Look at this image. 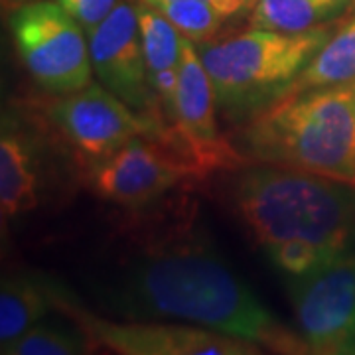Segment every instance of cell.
Returning a JSON list of instances; mask_svg holds the SVG:
<instances>
[{"mask_svg":"<svg viewBox=\"0 0 355 355\" xmlns=\"http://www.w3.org/2000/svg\"><path fill=\"white\" fill-rule=\"evenodd\" d=\"M28 2H36V0H2V4H4V8H18V6H22V4H28Z\"/></svg>","mask_w":355,"mask_h":355,"instance_id":"obj_21","label":"cell"},{"mask_svg":"<svg viewBox=\"0 0 355 355\" xmlns=\"http://www.w3.org/2000/svg\"><path fill=\"white\" fill-rule=\"evenodd\" d=\"M97 288L103 306L127 320H178L277 354H310L217 253L186 196L135 209L119 225Z\"/></svg>","mask_w":355,"mask_h":355,"instance_id":"obj_1","label":"cell"},{"mask_svg":"<svg viewBox=\"0 0 355 355\" xmlns=\"http://www.w3.org/2000/svg\"><path fill=\"white\" fill-rule=\"evenodd\" d=\"M291 300L310 354H355V249L292 279Z\"/></svg>","mask_w":355,"mask_h":355,"instance_id":"obj_9","label":"cell"},{"mask_svg":"<svg viewBox=\"0 0 355 355\" xmlns=\"http://www.w3.org/2000/svg\"><path fill=\"white\" fill-rule=\"evenodd\" d=\"M140 2H146V4H150L154 0H140ZM209 2H214L217 6H221L223 10H227L229 14H233V16H237V14L241 12H251L253 10V6L257 4V0H209Z\"/></svg>","mask_w":355,"mask_h":355,"instance_id":"obj_20","label":"cell"},{"mask_svg":"<svg viewBox=\"0 0 355 355\" xmlns=\"http://www.w3.org/2000/svg\"><path fill=\"white\" fill-rule=\"evenodd\" d=\"M231 203L263 247L304 239L342 257L355 249V186L272 164L241 168Z\"/></svg>","mask_w":355,"mask_h":355,"instance_id":"obj_3","label":"cell"},{"mask_svg":"<svg viewBox=\"0 0 355 355\" xmlns=\"http://www.w3.org/2000/svg\"><path fill=\"white\" fill-rule=\"evenodd\" d=\"M355 79V4L347 16L326 42V46L312 58L304 71L280 93V97L304 93L310 89L330 87ZM279 97V99H280Z\"/></svg>","mask_w":355,"mask_h":355,"instance_id":"obj_13","label":"cell"},{"mask_svg":"<svg viewBox=\"0 0 355 355\" xmlns=\"http://www.w3.org/2000/svg\"><path fill=\"white\" fill-rule=\"evenodd\" d=\"M270 263L292 279L306 277L336 261L326 249L304 239H286L265 247ZM340 259V257H338Z\"/></svg>","mask_w":355,"mask_h":355,"instance_id":"obj_18","label":"cell"},{"mask_svg":"<svg viewBox=\"0 0 355 355\" xmlns=\"http://www.w3.org/2000/svg\"><path fill=\"white\" fill-rule=\"evenodd\" d=\"M51 298L46 282L16 275L0 286V352H6L26 331L50 312Z\"/></svg>","mask_w":355,"mask_h":355,"instance_id":"obj_14","label":"cell"},{"mask_svg":"<svg viewBox=\"0 0 355 355\" xmlns=\"http://www.w3.org/2000/svg\"><path fill=\"white\" fill-rule=\"evenodd\" d=\"M355 0H257L249 28L272 32H308L349 12Z\"/></svg>","mask_w":355,"mask_h":355,"instance_id":"obj_15","label":"cell"},{"mask_svg":"<svg viewBox=\"0 0 355 355\" xmlns=\"http://www.w3.org/2000/svg\"><path fill=\"white\" fill-rule=\"evenodd\" d=\"M137 8H139L140 36H142L148 81L162 107L168 125L172 127L176 113L178 76H180V55H182L184 36L164 14L158 12L150 4L137 0Z\"/></svg>","mask_w":355,"mask_h":355,"instance_id":"obj_11","label":"cell"},{"mask_svg":"<svg viewBox=\"0 0 355 355\" xmlns=\"http://www.w3.org/2000/svg\"><path fill=\"white\" fill-rule=\"evenodd\" d=\"M51 306L79 326L89 347L121 355H257L261 345L193 324H166L154 320L114 322L79 306L67 292L46 282Z\"/></svg>","mask_w":355,"mask_h":355,"instance_id":"obj_5","label":"cell"},{"mask_svg":"<svg viewBox=\"0 0 355 355\" xmlns=\"http://www.w3.org/2000/svg\"><path fill=\"white\" fill-rule=\"evenodd\" d=\"M89 53L93 73L103 87L114 93L137 113L170 127L148 81L137 2L121 0L91 36Z\"/></svg>","mask_w":355,"mask_h":355,"instance_id":"obj_10","label":"cell"},{"mask_svg":"<svg viewBox=\"0 0 355 355\" xmlns=\"http://www.w3.org/2000/svg\"><path fill=\"white\" fill-rule=\"evenodd\" d=\"M38 172L24 137L2 128L0 139V211L2 219L30 214L38 207Z\"/></svg>","mask_w":355,"mask_h":355,"instance_id":"obj_12","label":"cell"},{"mask_svg":"<svg viewBox=\"0 0 355 355\" xmlns=\"http://www.w3.org/2000/svg\"><path fill=\"white\" fill-rule=\"evenodd\" d=\"M10 32L28 73L48 93L69 95L91 85L87 34L58 2L36 0L10 10Z\"/></svg>","mask_w":355,"mask_h":355,"instance_id":"obj_6","label":"cell"},{"mask_svg":"<svg viewBox=\"0 0 355 355\" xmlns=\"http://www.w3.org/2000/svg\"><path fill=\"white\" fill-rule=\"evenodd\" d=\"M46 114L87 166L109 158L139 137H160L166 128L97 83L69 95H58V99L48 101Z\"/></svg>","mask_w":355,"mask_h":355,"instance_id":"obj_7","label":"cell"},{"mask_svg":"<svg viewBox=\"0 0 355 355\" xmlns=\"http://www.w3.org/2000/svg\"><path fill=\"white\" fill-rule=\"evenodd\" d=\"M340 22L342 18L298 34L247 28L219 42L196 44L216 89L217 111L231 123H245L277 101Z\"/></svg>","mask_w":355,"mask_h":355,"instance_id":"obj_4","label":"cell"},{"mask_svg":"<svg viewBox=\"0 0 355 355\" xmlns=\"http://www.w3.org/2000/svg\"><path fill=\"white\" fill-rule=\"evenodd\" d=\"M89 186L101 200L125 209L160 202L188 178L200 176L190 160L156 137H139L97 164L89 166Z\"/></svg>","mask_w":355,"mask_h":355,"instance_id":"obj_8","label":"cell"},{"mask_svg":"<svg viewBox=\"0 0 355 355\" xmlns=\"http://www.w3.org/2000/svg\"><path fill=\"white\" fill-rule=\"evenodd\" d=\"M77 24L83 28L87 38L105 22L121 0H55Z\"/></svg>","mask_w":355,"mask_h":355,"instance_id":"obj_19","label":"cell"},{"mask_svg":"<svg viewBox=\"0 0 355 355\" xmlns=\"http://www.w3.org/2000/svg\"><path fill=\"white\" fill-rule=\"evenodd\" d=\"M150 6L164 14L182 36L196 44L216 38L223 24L233 18V14L209 0H154Z\"/></svg>","mask_w":355,"mask_h":355,"instance_id":"obj_16","label":"cell"},{"mask_svg":"<svg viewBox=\"0 0 355 355\" xmlns=\"http://www.w3.org/2000/svg\"><path fill=\"white\" fill-rule=\"evenodd\" d=\"M249 164H272L355 186V79L280 97L233 140Z\"/></svg>","mask_w":355,"mask_h":355,"instance_id":"obj_2","label":"cell"},{"mask_svg":"<svg viewBox=\"0 0 355 355\" xmlns=\"http://www.w3.org/2000/svg\"><path fill=\"white\" fill-rule=\"evenodd\" d=\"M91 352L87 336L76 326V330L64 324L38 322L14 343L6 355H77Z\"/></svg>","mask_w":355,"mask_h":355,"instance_id":"obj_17","label":"cell"}]
</instances>
